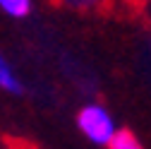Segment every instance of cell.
<instances>
[{"label":"cell","mask_w":151,"mask_h":149,"mask_svg":"<svg viewBox=\"0 0 151 149\" xmlns=\"http://www.w3.org/2000/svg\"><path fill=\"white\" fill-rule=\"evenodd\" d=\"M108 149H144V144L129 127H118V132L113 135Z\"/></svg>","instance_id":"cell-4"},{"label":"cell","mask_w":151,"mask_h":149,"mask_svg":"<svg viewBox=\"0 0 151 149\" xmlns=\"http://www.w3.org/2000/svg\"><path fill=\"white\" fill-rule=\"evenodd\" d=\"M0 89L12 94V96H24L27 94V87H24L22 77L17 74V70L10 65V60L5 55L0 58Z\"/></svg>","instance_id":"cell-2"},{"label":"cell","mask_w":151,"mask_h":149,"mask_svg":"<svg viewBox=\"0 0 151 149\" xmlns=\"http://www.w3.org/2000/svg\"><path fill=\"white\" fill-rule=\"evenodd\" d=\"M74 123H77L79 132L91 144H96V147H108L110 140H113V135L118 132V125H115V120H113L110 111L103 103H96V101L82 106L77 111Z\"/></svg>","instance_id":"cell-1"},{"label":"cell","mask_w":151,"mask_h":149,"mask_svg":"<svg viewBox=\"0 0 151 149\" xmlns=\"http://www.w3.org/2000/svg\"><path fill=\"white\" fill-rule=\"evenodd\" d=\"M0 10L10 20H27L34 12V0H0Z\"/></svg>","instance_id":"cell-3"}]
</instances>
